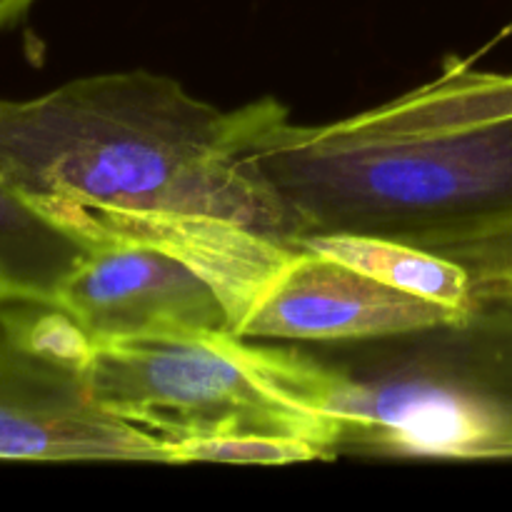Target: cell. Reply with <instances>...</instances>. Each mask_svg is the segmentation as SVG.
<instances>
[{"mask_svg": "<svg viewBox=\"0 0 512 512\" xmlns=\"http://www.w3.org/2000/svg\"><path fill=\"white\" fill-rule=\"evenodd\" d=\"M245 160L305 235H375L433 250L512 220V73L453 63L378 108L293 123L248 103ZM295 240V243H298Z\"/></svg>", "mask_w": 512, "mask_h": 512, "instance_id": "cell-1", "label": "cell"}, {"mask_svg": "<svg viewBox=\"0 0 512 512\" xmlns=\"http://www.w3.org/2000/svg\"><path fill=\"white\" fill-rule=\"evenodd\" d=\"M250 108L223 110L148 70L0 98V175L53 223L75 210L213 215L298 240L245 160Z\"/></svg>", "mask_w": 512, "mask_h": 512, "instance_id": "cell-2", "label": "cell"}, {"mask_svg": "<svg viewBox=\"0 0 512 512\" xmlns=\"http://www.w3.org/2000/svg\"><path fill=\"white\" fill-rule=\"evenodd\" d=\"M295 403L338 428L335 453L512 458V305L355 343H283Z\"/></svg>", "mask_w": 512, "mask_h": 512, "instance_id": "cell-3", "label": "cell"}, {"mask_svg": "<svg viewBox=\"0 0 512 512\" xmlns=\"http://www.w3.org/2000/svg\"><path fill=\"white\" fill-rule=\"evenodd\" d=\"M95 403L165 445L228 435H275L333 458L338 428L280 388L273 340L218 330L183 338L98 343L88 370Z\"/></svg>", "mask_w": 512, "mask_h": 512, "instance_id": "cell-4", "label": "cell"}, {"mask_svg": "<svg viewBox=\"0 0 512 512\" xmlns=\"http://www.w3.org/2000/svg\"><path fill=\"white\" fill-rule=\"evenodd\" d=\"M98 343L50 298H0V460L170 463L155 435L100 408L88 388Z\"/></svg>", "mask_w": 512, "mask_h": 512, "instance_id": "cell-5", "label": "cell"}, {"mask_svg": "<svg viewBox=\"0 0 512 512\" xmlns=\"http://www.w3.org/2000/svg\"><path fill=\"white\" fill-rule=\"evenodd\" d=\"M55 300L95 343L230 330L228 310L208 280L148 245H88Z\"/></svg>", "mask_w": 512, "mask_h": 512, "instance_id": "cell-6", "label": "cell"}, {"mask_svg": "<svg viewBox=\"0 0 512 512\" xmlns=\"http://www.w3.org/2000/svg\"><path fill=\"white\" fill-rule=\"evenodd\" d=\"M465 315L380 283L328 255L298 248L235 335L283 343H355L415 333Z\"/></svg>", "mask_w": 512, "mask_h": 512, "instance_id": "cell-7", "label": "cell"}, {"mask_svg": "<svg viewBox=\"0 0 512 512\" xmlns=\"http://www.w3.org/2000/svg\"><path fill=\"white\" fill-rule=\"evenodd\" d=\"M58 225L73 233L85 248L135 243L178 258L208 280L223 300L230 333L238 330L260 295L298 253L293 245L213 215L75 210L58 220Z\"/></svg>", "mask_w": 512, "mask_h": 512, "instance_id": "cell-8", "label": "cell"}, {"mask_svg": "<svg viewBox=\"0 0 512 512\" xmlns=\"http://www.w3.org/2000/svg\"><path fill=\"white\" fill-rule=\"evenodd\" d=\"M85 250L0 175V293L55 300Z\"/></svg>", "mask_w": 512, "mask_h": 512, "instance_id": "cell-9", "label": "cell"}, {"mask_svg": "<svg viewBox=\"0 0 512 512\" xmlns=\"http://www.w3.org/2000/svg\"><path fill=\"white\" fill-rule=\"evenodd\" d=\"M295 248L315 250L328 258L340 260L370 278L385 285L405 290V293L423 295V298L443 303L448 308L470 313V280L465 270L453 260L435 255L430 250L400 243L375 235H305L295 243Z\"/></svg>", "mask_w": 512, "mask_h": 512, "instance_id": "cell-10", "label": "cell"}, {"mask_svg": "<svg viewBox=\"0 0 512 512\" xmlns=\"http://www.w3.org/2000/svg\"><path fill=\"white\" fill-rule=\"evenodd\" d=\"M430 253L443 255L465 270L473 308L512 305V220L460 235Z\"/></svg>", "mask_w": 512, "mask_h": 512, "instance_id": "cell-11", "label": "cell"}, {"mask_svg": "<svg viewBox=\"0 0 512 512\" xmlns=\"http://www.w3.org/2000/svg\"><path fill=\"white\" fill-rule=\"evenodd\" d=\"M170 458L175 463H258V465H285L303 463V460L328 458L318 445L300 438H275V435H228V438L185 440L173 443Z\"/></svg>", "mask_w": 512, "mask_h": 512, "instance_id": "cell-12", "label": "cell"}, {"mask_svg": "<svg viewBox=\"0 0 512 512\" xmlns=\"http://www.w3.org/2000/svg\"><path fill=\"white\" fill-rule=\"evenodd\" d=\"M33 3L35 0H0V33L10 28L15 20L23 18Z\"/></svg>", "mask_w": 512, "mask_h": 512, "instance_id": "cell-13", "label": "cell"}, {"mask_svg": "<svg viewBox=\"0 0 512 512\" xmlns=\"http://www.w3.org/2000/svg\"><path fill=\"white\" fill-rule=\"evenodd\" d=\"M0 298H5V293H0Z\"/></svg>", "mask_w": 512, "mask_h": 512, "instance_id": "cell-14", "label": "cell"}]
</instances>
